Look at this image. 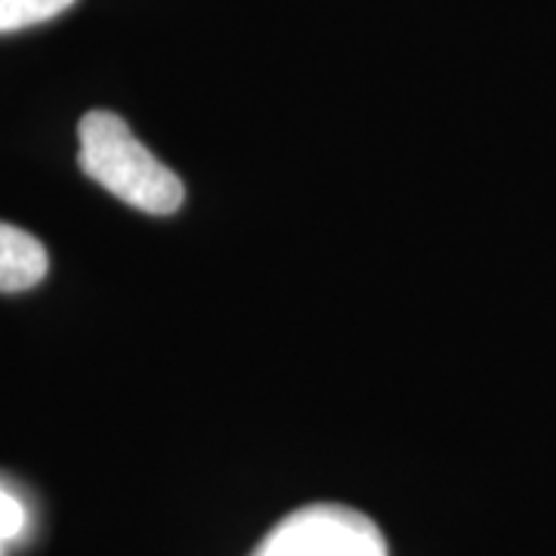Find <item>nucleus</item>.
Masks as SVG:
<instances>
[{
	"mask_svg": "<svg viewBox=\"0 0 556 556\" xmlns=\"http://www.w3.org/2000/svg\"><path fill=\"white\" fill-rule=\"evenodd\" d=\"M28 526V514H25V504L20 497L13 495L10 489L0 485V544H10L25 532Z\"/></svg>",
	"mask_w": 556,
	"mask_h": 556,
	"instance_id": "nucleus-5",
	"label": "nucleus"
},
{
	"mask_svg": "<svg viewBox=\"0 0 556 556\" xmlns=\"http://www.w3.org/2000/svg\"><path fill=\"white\" fill-rule=\"evenodd\" d=\"M75 0H0V35L56 20Z\"/></svg>",
	"mask_w": 556,
	"mask_h": 556,
	"instance_id": "nucleus-4",
	"label": "nucleus"
},
{
	"mask_svg": "<svg viewBox=\"0 0 556 556\" xmlns=\"http://www.w3.org/2000/svg\"><path fill=\"white\" fill-rule=\"evenodd\" d=\"M47 248L20 226L0 223V291L16 294L35 288L47 276Z\"/></svg>",
	"mask_w": 556,
	"mask_h": 556,
	"instance_id": "nucleus-3",
	"label": "nucleus"
},
{
	"mask_svg": "<svg viewBox=\"0 0 556 556\" xmlns=\"http://www.w3.org/2000/svg\"><path fill=\"white\" fill-rule=\"evenodd\" d=\"M80 170L105 192L142 214H174L182 207V179L161 164L115 112L93 109L80 118Z\"/></svg>",
	"mask_w": 556,
	"mask_h": 556,
	"instance_id": "nucleus-1",
	"label": "nucleus"
},
{
	"mask_svg": "<svg viewBox=\"0 0 556 556\" xmlns=\"http://www.w3.org/2000/svg\"><path fill=\"white\" fill-rule=\"evenodd\" d=\"M0 556H3V544H0Z\"/></svg>",
	"mask_w": 556,
	"mask_h": 556,
	"instance_id": "nucleus-6",
	"label": "nucleus"
},
{
	"mask_svg": "<svg viewBox=\"0 0 556 556\" xmlns=\"http://www.w3.org/2000/svg\"><path fill=\"white\" fill-rule=\"evenodd\" d=\"M251 556H387V541L353 507L309 504L281 519Z\"/></svg>",
	"mask_w": 556,
	"mask_h": 556,
	"instance_id": "nucleus-2",
	"label": "nucleus"
}]
</instances>
